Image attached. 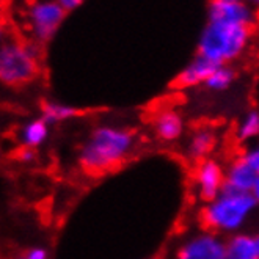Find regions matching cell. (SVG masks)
<instances>
[{
	"label": "cell",
	"mask_w": 259,
	"mask_h": 259,
	"mask_svg": "<svg viewBox=\"0 0 259 259\" xmlns=\"http://www.w3.org/2000/svg\"><path fill=\"white\" fill-rule=\"evenodd\" d=\"M254 41V27L207 21L198 39V55L214 65H233L243 58Z\"/></svg>",
	"instance_id": "6da1fadb"
},
{
	"label": "cell",
	"mask_w": 259,
	"mask_h": 259,
	"mask_svg": "<svg viewBox=\"0 0 259 259\" xmlns=\"http://www.w3.org/2000/svg\"><path fill=\"white\" fill-rule=\"evenodd\" d=\"M134 134L127 129L101 126L93 131L82 146L79 162L90 175H102L113 170L127 159L134 149Z\"/></svg>",
	"instance_id": "7a4b0ae2"
},
{
	"label": "cell",
	"mask_w": 259,
	"mask_h": 259,
	"mask_svg": "<svg viewBox=\"0 0 259 259\" xmlns=\"http://www.w3.org/2000/svg\"><path fill=\"white\" fill-rule=\"evenodd\" d=\"M42 72V48L11 35L0 46V83L19 88L33 83Z\"/></svg>",
	"instance_id": "3957f363"
},
{
	"label": "cell",
	"mask_w": 259,
	"mask_h": 259,
	"mask_svg": "<svg viewBox=\"0 0 259 259\" xmlns=\"http://www.w3.org/2000/svg\"><path fill=\"white\" fill-rule=\"evenodd\" d=\"M257 204V198L251 193H243L225 186L215 200L206 204L201 212V220L207 231L223 234L236 233L245 225Z\"/></svg>",
	"instance_id": "277c9868"
},
{
	"label": "cell",
	"mask_w": 259,
	"mask_h": 259,
	"mask_svg": "<svg viewBox=\"0 0 259 259\" xmlns=\"http://www.w3.org/2000/svg\"><path fill=\"white\" fill-rule=\"evenodd\" d=\"M66 14L57 0H25L19 11L24 38L42 48L58 33Z\"/></svg>",
	"instance_id": "5b68a950"
},
{
	"label": "cell",
	"mask_w": 259,
	"mask_h": 259,
	"mask_svg": "<svg viewBox=\"0 0 259 259\" xmlns=\"http://www.w3.org/2000/svg\"><path fill=\"white\" fill-rule=\"evenodd\" d=\"M225 186L233 190L251 193L259 198V149L248 148L242 156L236 157L225 171Z\"/></svg>",
	"instance_id": "8992f818"
},
{
	"label": "cell",
	"mask_w": 259,
	"mask_h": 259,
	"mask_svg": "<svg viewBox=\"0 0 259 259\" xmlns=\"http://www.w3.org/2000/svg\"><path fill=\"white\" fill-rule=\"evenodd\" d=\"M176 259H226L225 240L210 231L196 234L182 243Z\"/></svg>",
	"instance_id": "52a82bcc"
},
{
	"label": "cell",
	"mask_w": 259,
	"mask_h": 259,
	"mask_svg": "<svg viewBox=\"0 0 259 259\" xmlns=\"http://www.w3.org/2000/svg\"><path fill=\"white\" fill-rule=\"evenodd\" d=\"M256 8L245 0H231V2H209L207 21H220L256 27Z\"/></svg>",
	"instance_id": "ba28073f"
},
{
	"label": "cell",
	"mask_w": 259,
	"mask_h": 259,
	"mask_svg": "<svg viewBox=\"0 0 259 259\" xmlns=\"http://www.w3.org/2000/svg\"><path fill=\"white\" fill-rule=\"evenodd\" d=\"M195 181H196L198 195H200L203 201L209 203L212 200H215L223 187L225 170L217 160L204 159L201 162H198Z\"/></svg>",
	"instance_id": "9c48e42d"
},
{
	"label": "cell",
	"mask_w": 259,
	"mask_h": 259,
	"mask_svg": "<svg viewBox=\"0 0 259 259\" xmlns=\"http://www.w3.org/2000/svg\"><path fill=\"white\" fill-rule=\"evenodd\" d=\"M215 66L217 65L210 63L204 57L196 55L192 62L178 74V77L175 80V87H178L181 90H186V88L203 85Z\"/></svg>",
	"instance_id": "30bf717a"
},
{
	"label": "cell",
	"mask_w": 259,
	"mask_h": 259,
	"mask_svg": "<svg viewBox=\"0 0 259 259\" xmlns=\"http://www.w3.org/2000/svg\"><path fill=\"white\" fill-rule=\"evenodd\" d=\"M154 131L162 142H175L184 131V119L173 109H163L154 118Z\"/></svg>",
	"instance_id": "8fae6325"
},
{
	"label": "cell",
	"mask_w": 259,
	"mask_h": 259,
	"mask_svg": "<svg viewBox=\"0 0 259 259\" xmlns=\"http://www.w3.org/2000/svg\"><path fill=\"white\" fill-rule=\"evenodd\" d=\"M226 259H259V237L253 234H233L225 240Z\"/></svg>",
	"instance_id": "7c38bea8"
},
{
	"label": "cell",
	"mask_w": 259,
	"mask_h": 259,
	"mask_svg": "<svg viewBox=\"0 0 259 259\" xmlns=\"http://www.w3.org/2000/svg\"><path fill=\"white\" fill-rule=\"evenodd\" d=\"M217 145V134L209 129V127H201L196 131L189 142V157L193 162H201L204 159H209V154L214 151Z\"/></svg>",
	"instance_id": "4fadbf2b"
},
{
	"label": "cell",
	"mask_w": 259,
	"mask_h": 259,
	"mask_svg": "<svg viewBox=\"0 0 259 259\" xmlns=\"http://www.w3.org/2000/svg\"><path fill=\"white\" fill-rule=\"evenodd\" d=\"M48 137H49V124L42 118L32 119L21 131V142L24 148H30V149L42 145Z\"/></svg>",
	"instance_id": "5bb4252c"
},
{
	"label": "cell",
	"mask_w": 259,
	"mask_h": 259,
	"mask_svg": "<svg viewBox=\"0 0 259 259\" xmlns=\"http://www.w3.org/2000/svg\"><path fill=\"white\" fill-rule=\"evenodd\" d=\"M236 75L237 74L233 65H217L203 85L210 91H225L233 85Z\"/></svg>",
	"instance_id": "9a60e30c"
},
{
	"label": "cell",
	"mask_w": 259,
	"mask_h": 259,
	"mask_svg": "<svg viewBox=\"0 0 259 259\" xmlns=\"http://www.w3.org/2000/svg\"><path fill=\"white\" fill-rule=\"evenodd\" d=\"M79 115V110L71 107L66 104H60V102H44L42 104V119L48 124L54 123H62V121H68L74 116Z\"/></svg>",
	"instance_id": "2e32d148"
},
{
	"label": "cell",
	"mask_w": 259,
	"mask_h": 259,
	"mask_svg": "<svg viewBox=\"0 0 259 259\" xmlns=\"http://www.w3.org/2000/svg\"><path fill=\"white\" fill-rule=\"evenodd\" d=\"M259 134V112L257 110H250L236 131V137L239 142H248Z\"/></svg>",
	"instance_id": "e0dca14e"
},
{
	"label": "cell",
	"mask_w": 259,
	"mask_h": 259,
	"mask_svg": "<svg viewBox=\"0 0 259 259\" xmlns=\"http://www.w3.org/2000/svg\"><path fill=\"white\" fill-rule=\"evenodd\" d=\"M13 35V27L11 24L5 19H0V46H2L10 36Z\"/></svg>",
	"instance_id": "ac0fdd59"
},
{
	"label": "cell",
	"mask_w": 259,
	"mask_h": 259,
	"mask_svg": "<svg viewBox=\"0 0 259 259\" xmlns=\"http://www.w3.org/2000/svg\"><path fill=\"white\" fill-rule=\"evenodd\" d=\"M57 2L60 4V7H62L66 13H71L74 10L80 8L85 0H57Z\"/></svg>",
	"instance_id": "d6986e66"
},
{
	"label": "cell",
	"mask_w": 259,
	"mask_h": 259,
	"mask_svg": "<svg viewBox=\"0 0 259 259\" xmlns=\"http://www.w3.org/2000/svg\"><path fill=\"white\" fill-rule=\"evenodd\" d=\"M24 257L25 259H48V253H46L44 248H33V250H30Z\"/></svg>",
	"instance_id": "ffe728a7"
},
{
	"label": "cell",
	"mask_w": 259,
	"mask_h": 259,
	"mask_svg": "<svg viewBox=\"0 0 259 259\" xmlns=\"http://www.w3.org/2000/svg\"><path fill=\"white\" fill-rule=\"evenodd\" d=\"M11 7V0H0V19H5Z\"/></svg>",
	"instance_id": "44dd1931"
},
{
	"label": "cell",
	"mask_w": 259,
	"mask_h": 259,
	"mask_svg": "<svg viewBox=\"0 0 259 259\" xmlns=\"http://www.w3.org/2000/svg\"><path fill=\"white\" fill-rule=\"evenodd\" d=\"M33 156H35L33 149H30V148H24L22 154H21V159H22V160H32V159H33Z\"/></svg>",
	"instance_id": "7402d4cb"
},
{
	"label": "cell",
	"mask_w": 259,
	"mask_h": 259,
	"mask_svg": "<svg viewBox=\"0 0 259 259\" xmlns=\"http://www.w3.org/2000/svg\"><path fill=\"white\" fill-rule=\"evenodd\" d=\"M245 2H247V4H250V5H253V7L256 8V5L259 4V0H245Z\"/></svg>",
	"instance_id": "603a6c76"
},
{
	"label": "cell",
	"mask_w": 259,
	"mask_h": 259,
	"mask_svg": "<svg viewBox=\"0 0 259 259\" xmlns=\"http://www.w3.org/2000/svg\"><path fill=\"white\" fill-rule=\"evenodd\" d=\"M210 2H231V0H210Z\"/></svg>",
	"instance_id": "cb8c5ba5"
},
{
	"label": "cell",
	"mask_w": 259,
	"mask_h": 259,
	"mask_svg": "<svg viewBox=\"0 0 259 259\" xmlns=\"http://www.w3.org/2000/svg\"><path fill=\"white\" fill-rule=\"evenodd\" d=\"M21 259H25V257H21Z\"/></svg>",
	"instance_id": "d4e9b609"
},
{
	"label": "cell",
	"mask_w": 259,
	"mask_h": 259,
	"mask_svg": "<svg viewBox=\"0 0 259 259\" xmlns=\"http://www.w3.org/2000/svg\"><path fill=\"white\" fill-rule=\"evenodd\" d=\"M24 2H25V0H24Z\"/></svg>",
	"instance_id": "484cf974"
}]
</instances>
